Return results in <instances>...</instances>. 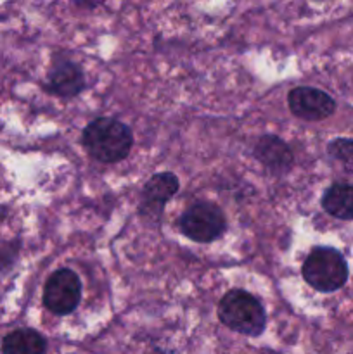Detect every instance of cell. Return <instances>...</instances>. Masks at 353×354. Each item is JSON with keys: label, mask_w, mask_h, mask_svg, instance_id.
<instances>
[{"label": "cell", "mask_w": 353, "mask_h": 354, "mask_svg": "<svg viewBox=\"0 0 353 354\" xmlns=\"http://www.w3.org/2000/svg\"><path fill=\"white\" fill-rule=\"evenodd\" d=\"M322 207L338 220H353V185L336 183L325 190Z\"/></svg>", "instance_id": "obj_10"}, {"label": "cell", "mask_w": 353, "mask_h": 354, "mask_svg": "<svg viewBox=\"0 0 353 354\" xmlns=\"http://www.w3.org/2000/svg\"><path fill=\"white\" fill-rule=\"evenodd\" d=\"M83 147L93 159L106 165L121 161L134 145L132 130L113 118H99L83 130Z\"/></svg>", "instance_id": "obj_1"}, {"label": "cell", "mask_w": 353, "mask_h": 354, "mask_svg": "<svg viewBox=\"0 0 353 354\" xmlns=\"http://www.w3.org/2000/svg\"><path fill=\"white\" fill-rule=\"evenodd\" d=\"M179 227L190 241L208 244L224 235L227 221L218 206L211 203H196L180 216Z\"/></svg>", "instance_id": "obj_4"}, {"label": "cell", "mask_w": 353, "mask_h": 354, "mask_svg": "<svg viewBox=\"0 0 353 354\" xmlns=\"http://www.w3.org/2000/svg\"><path fill=\"white\" fill-rule=\"evenodd\" d=\"M82 299V283L75 272L61 268L48 277L44 289V304L51 313L64 317L78 308Z\"/></svg>", "instance_id": "obj_5"}, {"label": "cell", "mask_w": 353, "mask_h": 354, "mask_svg": "<svg viewBox=\"0 0 353 354\" xmlns=\"http://www.w3.org/2000/svg\"><path fill=\"white\" fill-rule=\"evenodd\" d=\"M2 351L3 354H45L47 342L37 330L19 328L3 339Z\"/></svg>", "instance_id": "obj_11"}, {"label": "cell", "mask_w": 353, "mask_h": 354, "mask_svg": "<svg viewBox=\"0 0 353 354\" xmlns=\"http://www.w3.org/2000/svg\"><path fill=\"white\" fill-rule=\"evenodd\" d=\"M179 190V178L173 173H158L142 189L138 213L149 220L158 221L165 211L166 203Z\"/></svg>", "instance_id": "obj_7"}, {"label": "cell", "mask_w": 353, "mask_h": 354, "mask_svg": "<svg viewBox=\"0 0 353 354\" xmlns=\"http://www.w3.org/2000/svg\"><path fill=\"white\" fill-rule=\"evenodd\" d=\"M47 83L48 90L62 99H73L85 86L82 69L71 61H59L57 64L52 66V69L48 71Z\"/></svg>", "instance_id": "obj_8"}, {"label": "cell", "mask_w": 353, "mask_h": 354, "mask_svg": "<svg viewBox=\"0 0 353 354\" xmlns=\"http://www.w3.org/2000/svg\"><path fill=\"white\" fill-rule=\"evenodd\" d=\"M218 318L230 330L242 335H260L265 330L266 315L262 303L241 289L228 290L218 303Z\"/></svg>", "instance_id": "obj_2"}, {"label": "cell", "mask_w": 353, "mask_h": 354, "mask_svg": "<svg viewBox=\"0 0 353 354\" xmlns=\"http://www.w3.org/2000/svg\"><path fill=\"white\" fill-rule=\"evenodd\" d=\"M303 279L318 292H334L348 280V265L339 251L317 248L303 263Z\"/></svg>", "instance_id": "obj_3"}, {"label": "cell", "mask_w": 353, "mask_h": 354, "mask_svg": "<svg viewBox=\"0 0 353 354\" xmlns=\"http://www.w3.org/2000/svg\"><path fill=\"white\" fill-rule=\"evenodd\" d=\"M287 102L291 113L305 121L325 120L336 111L334 99L314 86H296L289 92Z\"/></svg>", "instance_id": "obj_6"}, {"label": "cell", "mask_w": 353, "mask_h": 354, "mask_svg": "<svg viewBox=\"0 0 353 354\" xmlns=\"http://www.w3.org/2000/svg\"><path fill=\"white\" fill-rule=\"evenodd\" d=\"M327 152L331 158L341 162L346 171L353 173V140L352 138H334L327 145Z\"/></svg>", "instance_id": "obj_12"}, {"label": "cell", "mask_w": 353, "mask_h": 354, "mask_svg": "<svg viewBox=\"0 0 353 354\" xmlns=\"http://www.w3.org/2000/svg\"><path fill=\"white\" fill-rule=\"evenodd\" d=\"M255 158L272 169L273 173H284L293 165V152L279 137L266 135L255 145Z\"/></svg>", "instance_id": "obj_9"}]
</instances>
